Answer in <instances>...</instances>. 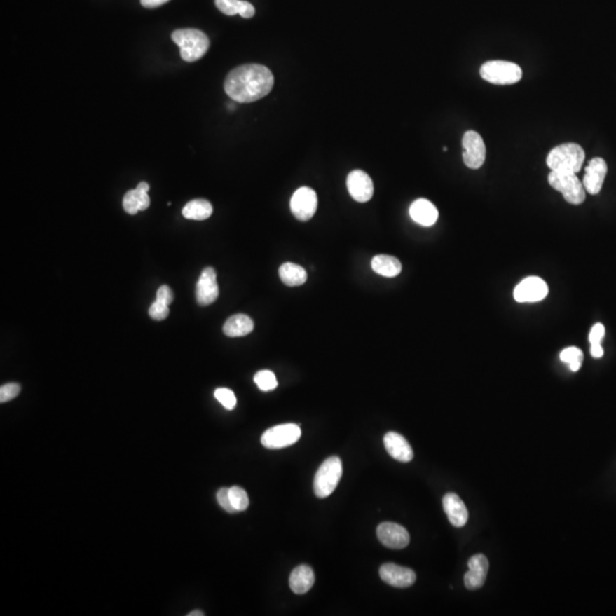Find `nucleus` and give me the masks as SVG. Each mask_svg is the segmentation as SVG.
<instances>
[{
  "mask_svg": "<svg viewBox=\"0 0 616 616\" xmlns=\"http://www.w3.org/2000/svg\"><path fill=\"white\" fill-rule=\"evenodd\" d=\"M274 77L270 69L261 64H245L227 74L224 89L227 95L239 103H252L270 94Z\"/></svg>",
  "mask_w": 616,
  "mask_h": 616,
  "instance_id": "f257e3e1",
  "label": "nucleus"
},
{
  "mask_svg": "<svg viewBox=\"0 0 616 616\" xmlns=\"http://www.w3.org/2000/svg\"><path fill=\"white\" fill-rule=\"evenodd\" d=\"M586 153L575 143H565L554 147L547 157V165L552 172L577 174L582 169Z\"/></svg>",
  "mask_w": 616,
  "mask_h": 616,
  "instance_id": "f03ea898",
  "label": "nucleus"
},
{
  "mask_svg": "<svg viewBox=\"0 0 616 616\" xmlns=\"http://www.w3.org/2000/svg\"><path fill=\"white\" fill-rule=\"evenodd\" d=\"M172 39L181 48L182 59L196 62L208 52L210 41L203 31L196 29H179L172 32Z\"/></svg>",
  "mask_w": 616,
  "mask_h": 616,
  "instance_id": "7ed1b4c3",
  "label": "nucleus"
},
{
  "mask_svg": "<svg viewBox=\"0 0 616 616\" xmlns=\"http://www.w3.org/2000/svg\"><path fill=\"white\" fill-rule=\"evenodd\" d=\"M343 476V463L339 457H330L320 466L314 477L316 497L327 498L336 490Z\"/></svg>",
  "mask_w": 616,
  "mask_h": 616,
  "instance_id": "20e7f679",
  "label": "nucleus"
},
{
  "mask_svg": "<svg viewBox=\"0 0 616 616\" xmlns=\"http://www.w3.org/2000/svg\"><path fill=\"white\" fill-rule=\"evenodd\" d=\"M481 77L494 85H514L521 81L523 72L519 65L507 61H490L481 65Z\"/></svg>",
  "mask_w": 616,
  "mask_h": 616,
  "instance_id": "39448f33",
  "label": "nucleus"
},
{
  "mask_svg": "<svg viewBox=\"0 0 616 616\" xmlns=\"http://www.w3.org/2000/svg\"><path fill=\"white\" fill-rule=\"evenodd\" d=\"M549 184L561 192L570 205H579L586 200V189L577 174L552 172L549 174Z\"/></svg>",
  "mask_w": 616,
  "mask_h": 616,
  "instance_id": "423d86ee",
  "label": "nucleus"
},
{
  "mask_svg": "<svg viewBox=\"0 0 616 616\" xmlns=\"http://www.w3.org/2000/svg\"><path fill=\"white\" fill-rule=\"evenodd\" d=\"M301 436V427L294 423H285L267 430L261 436V442L265 448L276 450L294 444Z\"/></svg>",
  "mask_w": 616,
  "mask_h": 616,
  "instance_id": "0eeeda50",
  "label": "nucleus"
},
{
  "mask_svg": "<svg viewBox=\"0 0 616 616\" xmlns=\"http://www.w3.org/2000/svg\"><path fill=\"white\" fill-rule=\"evenodd\" d=\"M463 159L468 168L479 169L485 163L486 147L479 132L468 130L463 137Z\"/></svg>",
  "mask_w": 616,
  "mask_h": 616,
  "instance_id": "6e6552de",
  "label": "nucleus"
},
{
  "mask_svg": "<svg viewBox=\"0 0 616 616\" xmlns=\"http://www.w3.org/2000/svg\"><path fill=\"white\" fill-rule=\"evenodd\" d=\"M290 209L292 215L298 221H307L315 215L317 209V196L310 187L303 186L298 189L290 200Z\"/></svg>",
  "mask_w": 616,
  "mask_h": 616,
  "instance_id": "1a4fd4ad",
  "label": "nucleus"
},
{
  "mask_svg": "<svg viewBox=\"0 0 616 616\" xmlns=\"http://www.w3.org/2000/svg\"><path fill=\"white\" fill-rule=\"evenodd\" d=\"M547 283L541 278L530 276L523 280L514 290V298L517 303H537L548 296Z\"/></svg>",
  "mask_w": 616,
  "mask_h": 616,
  "instance_id": "9d476101",
  "label": "nucleus"
},
{
  "mask_svg": "<svg viewBox=\"0 0 616 616\" xmlns=\"http://www.w3.org/2000/svg\"><path fill=\"white\" fill-rule=\"evenodd\" d=\"M196 301L201 306H208L215 303L219 296L217 285V274L212 267H207L200 275L196 283Z\"/></svg>",
  "mask_w": 616,
  "mask_h": 616,
  "instance_id": "9b49d317",
  "label": "nucleus"
},
{
  "mask_svg": "<svg viewBox=\"0 0 616 616\" xmlns=\"http://www.w3.org/2000/svg\"><path fill=\"white\" fill-rule=\"evenodd\" d=\"M377 537L383 546L390 549H403L410 543L408 530L390 521H385L378 526Z\"/></svg>",
  "mask_w": 616,
  "mask_h": 616,
  "instance_id": "f8f14e48",
  "label": "nucleus"
},
{
  "mask_svg": "<svg viewBox=\"0 0 616 616\" xmlns=\"http://www.w3.org/2000/svg\"><path fill=\"white\" fill-rule=\"evenodd\" d=\"M347 189L353 199L357 203H368L374 196V182L362 170H353L347 177Z\"/></svg>",
  "mask_w": 616,
  "mask_h": 616,
  "instance_id": "ddd939ff",
  "label": "nucleus"
},
{
  "mask_svg": "<svg viewBox=\"0 0 616 616\" xmlns=\"http://www.w3.org/2000/svg\"><path fill=\"white\" fill-rule=\"evenodd\" d=\"M379 574L383 582L395 588H408L417 580V575L413 570L392 563L383 564L379 570Z\"/></svg>",
  "mask_w": 616,
  "mask_h": 616,
  "instance_id": "4468645a",
  "label": "nucleus"
},
{
  "mask_svg": "<svg viewBox=\"0 0 616 616\" xmlns=\"http://www.w3.org/2000/svg\"><path fill=\"white\" fill-rule=\"evenodd\" d=\"M607 175V163L601 158H595L589 163L583 177V186L588 193L596 196L599 193Z\"/></svg>",
  "mask_w": 616,
  "mask_h": 616,
  "instance_id": "2eb2a0df",
  "label": "nucleus"
},
{
  "mask_svg": "<svg viewBox=\"0 0 616 616\" xmlns=\"http://www.w3.org/2000/svg\"><path fill=\"white\" fill-rule=\"evenodd\" d=\"M468 572L465 574V586L470 590H476L483 587L488 572V558L484 555H475L468 561Z\"/></svg>",
  "mask_w": 616,
  "mask_h": 616,
  "instance_id": "dca6fc26",
  "label": "nucleus"
},
{
  "mask_svg": "<svg viewBox=\"0 0 616 616\" xmlns=\"http://www.w3.org/2000/svg\"><path fill=\"white\" fill-rule=\"evenodd\" d=\"M383 444L390 457L397 461L410 463L411 460L413 459V451L409 442L397 432H387L383 437Z\"/></svg>",
  "mask_w": 616,
  "mask_h": 616,
  "instance_id": "f3484780",
  "label": "nucleus"
},
{
  "mask_svg": "<svg viewBox=\"0 0 616 616\" xmlns=\"http://www.w3.org/2000/svg\"><path fill=\"white\" fill-rule=\"evenodd\" d=\"M443 508L454 528H463L468 521V510L463 500L456 493H446L443 498Z\"/></svg>",
  "mask_w": 616,
  "mask_h": 616,
  "instance_id": "a211bd4d",
  "label": "nucleus"
},
{
  "mask_svg": "<svg viewBox=\"0 0 616 616\" xmlns=\"http://www.w3.org/2000/svg\"><path fill=\"white\" fill-rule=\"evenodd\" d=\"M410 216L421 226H432L439 219V210L430 200L418 199L410 207Z\"/></svg>",
  "mask_w": 616,
  "mask_h": 616,
  "instance_id": "6ab92c4d",
  "label": "nucleus"
},
{
  "mask_svg": "<svg viewBox=\"0 0 616 616\" xmlns=\"http://www.w3.org/2000/svg\"><path fill=\"white\" fill-rule=\"evenodd\" d=\"M315 582L314 570L308 565H301L292 570L289 584L292 591L297 595H303L310 591Z\"/></svg>",
  "mask_w": 616,
  "mask_h": 616,
  "instance_id": "aec40b11",
  "label": "nucleus"
},
{
  "mask_svg": "<svg viewBox=\"0 0 616 616\" xmlns=\"http://www.w3.org/2000/svg\"><path fill=\"white\" fill-rule=\"evenodd\" d=\"M254 330V321L245 314H236L231 316L223 327V331L227 337H245Z\"/></svg>",
  "mask_w": 616,
  "mask_h": 616,
  "instance_id": "412c9836",
  "label": "nucleus"
},
{
  "mask_svg": "<svg viewBox=\"0 0 616 616\" xmlns=\"http://www.w3.org/2000/svg\"><path fill=\"white\" fill-rule=\"evenodd\" d=\"M372 270L379 275L395 278L402 271L401 261L388 254H378L371 261Z\"/></svg>",
  "mask_w": 616,
  "mask_h": 616,
  "instance_id": "4be33fe9",
  "label": "nucleus"
},
{
  "mask_svg": "<svg viewBox=\"0 0 616 616\" xmlns=\"http://www.w3.org/2000/svg\"><path fill=\"white\" fill-rule=\"evenodd\" d=\"M280 279L288 287H298L307 281V272L303 267L294 263H285L279 270Z\"/></svg>",
  "mask_w": 616,
  "mask_h": 616,
  "instance_id": "5701e85b",
  "label": "nucleus"
},
{
  "mask_svg": "<svg viewBox=\"0 0 616 616\" xmlns=\"http://www.w3.org/2000/svg\"><path fill=\"white\" fill-rule=\"evenodd\" d=\"M182 214H183V216L186 219L205 221V219H208L212 216V203L205 199L192 200V201L185 205Z\"/></svg>",
  "mask_w": 616,
  "mask_h": 616,
  "instance_id": "b1692460",
  "label": "nucleus"
},
{
  "mask_svg": "<svg viewBox=\"0 0 616 616\" xmlns=\"http://www.w3.org/2000/svg\"><path fill=\"white\" fill-rule=\"evenodd\" d=\"M561 362L568 363L570 371H579L583 362L582 350L577 347H568L561 353Z\"/></svg>",
  "mask_w": 616,
  "mask_h": 616,
  "instance_id": "393cba45",
  "label": "nucleus"
},
{
  "mask_svg": "<svg viewBox=\"0 0 616 616\" xmlns=\"http://www.w3.org/2000/svg\"><path fill=\"white\" fill-rule=\"evenodd\" d=\"M254 381L258 388L263 392H270V390H275L278 387L275 374L270 370L258 371L257 374H254Z\"/></svg>",
  "mask_w": 616,
  "mask_h": 616,
  "instance_id": "a878e982",
  "label": "nucleus"
},
{
  "mask_svg": "<svg viewBox=\"0 0 616 616\" xmlns=\"http://www.w3.org/2000/svg\"><path fill=\"white\" fill-rule=\"evenodd\" d=\"M230 499L236 512H245V509L249 507L248 494L240 486L230 488Z\"/></svg>",
  "mask_w": 616,
  "mask_h": 616,
  "instance_id": "bb28decb",
  "label": "nucleus"
},
{
  "mask_svg": "<svg viewBox=\"0 0 616 616\" xmlns=\"http://www.w3.org/2000/svg\"><path fill=\"white\" fill-rule=\"evenodd\" d=\"M215 397L227 410H233L235 408V394L228 388H217L215 390Z\"/></svg>",
  "mask_w": 616,
  "mask_h": 616,
  "instance_id": "cd10ccee",
  "label": "nucleus"
},
{
  "mask_svg": "<svg viewBox=\"0 0 616 616\" xmlns=\"http://www.w3.org/2000/svg\"><path fill=\"white\" fill-rule=\"evenodd\" d=\"M123 209L129 215H136L139 212L137 190H130L125 194L123 200Z\"/></svg>",
  "mask_w": 616,
  "mask_h": 616,
  "instance_id": "c85d7f7f",
  "label": "nucleus"
},
{
  "mask_svg": "<svg viewBox=\"0 0 616 616\" xmlns=\"http://www.w3.org/2000/svg\"><path fill=\"white\" fill-rule=\"evenodd\" d=\"M216 7L228 16L239 14L240 0H215Z\"/></svg>",
  "mask_w": 616,
  "mask_h": 616,
  "instance_id": "c756f323",
  "label": "nucleus"
},
{
  "mask_svg": "<svg viewBox=\"0 0 616 616\" xmlns=\"http://www.w3.org/2000/svg\"><path fill=\"white\" fill-rule=\"evenodd\" d=\"M20 392H21V386L19 383H11L3 385L0 388V402L6 403L11 399H15Z\"/></svg>",
  "mask_w": 616,
  "mask_h": 616,
  "instance_id": "7c9ffc66",
  "label": "nucleus"
},
{
  "mask_svg": "<svg viewBox=\"0 0 616 616\" xmlns=\"http://www.w3.org/2000/svg\"><path fill=\"white\" fill-rule=\"evenodd\" d=\"M149 315L152 319L156 320V321H163V320H166L168 317L169 306L156 301L149 308Z\"/></svg>",
  "mask_w": 616,
  "mask_h": 616,
  "instance_id": "2f4dec72",
  "label": "nucleus"
},
{
  "mask_svg": "<svg viewBox=\"0 0 616 616\" xmlns=\"http://www.w3.org/2000/svg\"><path fill=\"white\" fill-rule=\"evenodd\" d=\"M217 501L218 503H219V506H221V508L224 509L225 512H230V514H233V512H236L235 509H234L233 505H232V502H231L230 488H219L217 492Z\"/></svg>",
  "mask_w": 616,
  "mask_h": 616,
  "instance_id": "473e14b6",
  "label": "nucleus"
},
{
  "mask_svg": "<svg viewBox=\"0 0 616 616\" xmlns=\"http://www.w3.org/2000/svg\"><path fill=\"white\" fill-rule=\"evenodd\" d=\"M157 301L165 303V305H168V306L172 303V301H174V292H172V289L169 288L168 285H163V287H160L158 289Z\"/></svg>",
  "mask_w": 616,
  "mask_h": 616,
  "instance_id": "72a5a7b5",
  "label": "nucleus"
},
{
  "mask_svg": "<svg viewBox=\"0 0 616 616\" xmlns=\"http://www.w3.org/2000/svg\"><path fill=\"white\" fill-rule=\"evenodd\" d=\"M604 337L605 327L601 323H597V324L592 327L591 331L589 334V341H590L591 345H594V343H601Z\"/></svg>",
  "mask_w": 616,
  "mask_h": 616,
  "instance_id": "f704fd0d",
  "label": "nucleus"
},
{
  "mask_svg": "<svg viewBox=\"0 0 616 616\" xmlns=\"http://www.w3.org/2000/svg\"><path fill=\"white\" fill-rule=\"evenodd\" d=\"M254 13H256V10H254L252 4L245 1V0H240L239 15L242 16L243 19H252L254 18Z\"/></svg>",
  "mask_w": 616,
  "mask_h": 616,
  "instance_id": "c9c22d12",
  "label": "nucleus"
},
{
  "mask_svg": "<svg viewBox=\"0 0 616 616\" xmlns=\"http://www.w3.org/2000/svg\"><path fill=\"white\" fill-rule=\"evenodd\" d=\"M138 203H139V212H144L151 205L150 196L145 192L138 191Z\"/></svg>",
  "mask_w": 616,
  "mask_h": 616,
  "instance_id": "e433bc0d",
  "label": "nucleus"
},
{
  "mask_svg": "<svg viewBox=\"0 0 616 616\" xmlns=\"http://www.w3.org/2000/svg\"><path fill=\"white\" fill-rule=\"evenodd\" d=\"M170 0H141L142 6L145 8H157L168 3Z\"/></svg>",
  "mask_w": 616,
  "mask_h": 616,
  "instance_id": "4c0bfd02",
  "label": "nucleus"
},
{
  "mask_svg": "<svg viewBox=\"0 0 616 616\" xmlns=\"http://www.w3.org/2000/svg\"><path fill=\"white\" fill-rule=\"evenodd\" d=\"M590 352H591L592 357H595V359H601L604 355V350H603L601 343H594V345H591Z\"/></svg>",
  "mask_w": 616,
  "mask_h": 616,
  "instance_id": "58836bf2",
  "label": "nucleus"
},
{
  "mask_svg": "<svg viewBox=\"0 0 616 616\" xmlns=\"http://www.w3.org/2000/svg\"><path fill=\"white\" fill-rule=\"evenodd\" d=\"M136 190L141 191V192H145L147 193L149 190H150V185L147 184L146 182H141L136 187Z\"/></svg>",
  "mask_w": 616,
  "mask_h": 616,
  "instance_id": "ea45409f",
  "label": "nucleus"
},
{
  "mask_svg": "<svg viewBox=\"0 0 616 616\" xmlns=\"http://www.w3.org/2000/svg\"><path fill=\"white\" fill-rule=\"evenodd\" d=\"M203 615H205V613H203V612H200V610H193V612H191V613H189V616H203Z\"/></svg>",
  "mask_w": 616,
  "mask_h": 616,
  "instance_id": "a19ab883",
  "label": "nucleus"
}]
</instances>
